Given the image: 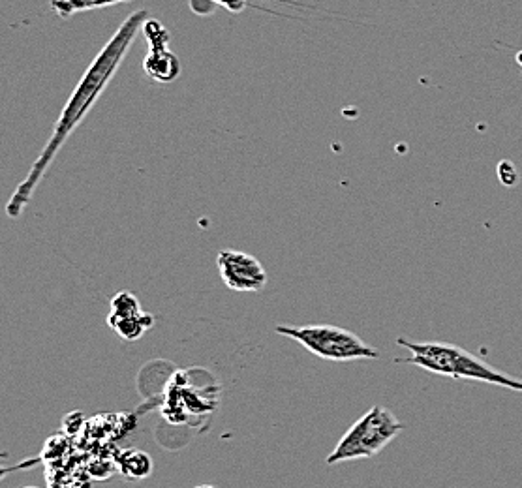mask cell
<instances>
[{"label":"cell","instance_id":"1","mask_svg":"<svg viewBox=\"0 0 522 488\" xmlns=\"http://www.w3.org/2000/svg\"><path fill=\"white\" fill-rule=\"evenodd\" d=\"M147 19H149L147 10L132 12L121 23V27L113 32L108 44L102 47V51L94 57V61L89 64V68L79 79L72 96L68 98L66 106L62 107L59 121L55 122V130L47 141L44 151L36 158L27 177L17 186L14 196L8 201L6 213L10 218H19L27 209V205L31 203L32 196H34V190L46 177L47 169L51 168V164L55 162L62 145L72 136V132L81 124V121L91 113L100 94L108 89L109 81L117 74L124 57L128 55V49L134 44L138 32L143 31V25Z\"/></svg>","mask_w":522,"mask_h":488},{"label":"cell","instance_id":"2","mask_svg":"<svg viewBox=\"0 0 522 488\" xmlns=\"http://www.w3.org/2000/svg\"><path fill=\"white\" fill-rule=\"evenodd\" d=\"M400 348L410 351L412 355L406 359H397V363L414 365L432 372L436 376H446L453 380H472V382L489 383L496 387H504L509 391L522 393V380L507 376L485 363L464 348L447 342H414L404 336L397 338Z\"/></svg>","mask_w":522,"mask_h":488},{"label":"cell","instance_id":"3","mask_svg":"<svg viewBox=\"0 0 522 488\" xmlns=\"http://www.w3.org/2000/svg\"><path fill=\"white\" fill-rule=\"evenodd\" d=\"M404 425L399 417L384 406H372L363 413L346 434L340 438L337 447L329 453L327 464H340L350 460L376 457L384 447L393 442Z\"/></svg>","mask_w":522,"mask_h":488},{"label":"cell","instance_id":"4","mask_svg":"<svg viewBox=\"0 0 522 488\" xmlns=\"http://www.w3.org/2000/svg\"><path fill=\"white\" fill-rule=\"evenodd\" d=\"M278 335L292 338L305 350L325 361L348 363L357 359H378L380 353L348 329L337 325H278Z\"/></svg>","mask_w":522,"mask_h":488},{"label":"cell","instance_id":"5","mask_svg":"<svg viewBox=\"0 0 522 488\" xmlns=\"http://www.w3.org/2000/svg\"><path fill=\"white\" fill-rule=\"evenodd\" d=\"M218 271L226 288L237 293H258L267 286V271L261 261L241 250L218 252Z\"/></svg>","mask_w":522,"mask_h":488},{"label":"cell","instance_id":"6","mask_svg":"<svg viewBox=\"0 0 522 488\" xmlns=\"http://www.w3.org/2000/svg\"><path fill=\"white\" fill-rule=\"evenodd\" d=\"M143 34L149 44V53L143 61L145 74L158 83H171L181 76V61L169 51V31L156 19H147Z\"/></svg>","mask_w":522,"mask_h":488},{"label":"cell","instance_id":"7","mask_svg":"<svg viewBox=\"0 0 522 488\" xmlns=\"http://www.w3.org/2000/svg\"><path fill=\"white\" fill-rule=\"evenodd\" d=\"M117 470L130 481L147 479L153 473V458L141 449H126L115 460Z\"/></svg>","mask_w":522,"mask_h":488},{"label":"cell","instance_id":"8","mask_svg":"<svg viewBox=\"0 0 522 488\" xmlns=\"http://www.w3.org/2000/svg\"><path fill=\"white\" fill-rule=\"evenodd\" d=\"M109 327L121 336L126 342H136L147 331H151L154 325V316L149 312H143L134 318H124V320H115L108 323Z\"/></svg>","mask_w":522,"mask_h":488},{"label":"cell","instance_id":"9","mask_svg":"<svg viewBox=\"0 0 522 488\" xmlns=\"http://www.w3.org/2000/svg\"><path fill=\"white\" fill-rule=\"evenodd\" d=\"M121 2H130V0H51V10L57 16L70 17L77 12H89V10H100V8H109Z\"/></svg>","mask_w":522,"mask_h":488},{"label":"cell","instance_id":"10","mask_svg":"<svg viewBox=\"0 0 522 488\" xmlns=\"http://www.w3.org/2000/svg\"><path fill=\"white\" fill-rule=\"evenodd\" d=\"M145 310L141 308L138 297L132 291H119L113 299H111V312H109L106 323L115 320H124V318H134L143 314Z\"/></svg>","mask_w":522,"mask_h":488},{"label":"cell","instance_id":"11","mask_svg":"<svg viewBox=\"0 0 522 488\" xmlns=\"http://www.w3.org/2000/svg\"><path fill=\"white\" fill-rule=\"evenodd\" d=\"M517 62H519V64H521V68H522V51H519V55H517Z\"/></svg>","mask_w":522,"mask_h":488},{"label":"cell","instance_id":"12","mask_svg":"<svg viewBox=\"0 0 522 488\" xmlns=\"http://www.w3.org/2000/svg\"><path fill=\"white\" fill-rule=\"evenodd\" d=\"M194 488H216V487H213V485H198V487H194Z\"/></svg>","mask_w":522,"mask_h":488},{"label":"cell","instance_id":"13","mask_svg":"<svg viewBox=\"0 0 522 488\" xmlns=\"http://www.w3.org/2000/svg\"><path fill=\"white\" fill-rule=\"evenodd\" d=\"M25 488H36V487H25Z\"/></svg>","mask_w":522,"mask_h":488}]
</instances>
